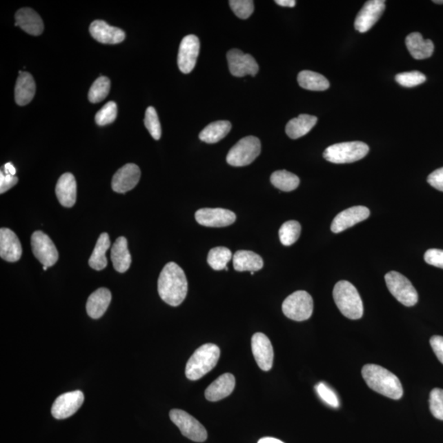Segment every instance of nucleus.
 <instances>
[{"label": "nucleus", "instance_id": "7c9ffc66", "mask_svg": "<svg viewBox=\"0 0 443 443\" xmlns=\"http://www.w3.org/2000/svg\"><path fill=\"white\" fill-rule=\"evenodd\" d=\"M232 124L228 121H217L203 129L199 139L208 144H215L224 139L231 131Z\"/></svg>", "mask_w": 443, "mask_h": 443}, {"label": "nucleus", "instance_id": "cd10ccee", "mask_svg": "<svg viewBox=\"0 0 443 443\" xmlns=\"http://www.w3.org/2000/svg\"><path fill=\"white\" fill-rule=\"evenodd\" d=\"M233 260L234 268L238 272L255 273L264 266L262 258L253 251L238 250L234 254Z\"/></svg>", "mask_w": 443, "mask_h": 443}, {"label": "nucleus", "instance_id": "4be33fe9", "mask_svg": "<svg viewBox=\"0 0 443 443\" xmlns=\"http://www.w3.org/2000/svg\"><path fill=\"white\" fill-rule=\"evenodd\" d=\"M15 19L16 27H19L32 36H40L44 32V23L41 17L32 8H21L17 12Z\"/></svg>", "mask_w": 443, "mask_h": 443}, {"label": "nucleus", "instance_id": "9d476101", "mask_svg": "<svg viewBox=\"0 0 443 443\" xmlns=\"http://www.w3.org/2000/svg\"><path fill=\"white\" fill-rule=\"evenodd\" d=\"M32 248L35 257L43 266L52 267L57 263L59 252L54 242L41 231H37L32 236Z\"/></svg>", "mask_w": 443, "mask_h": 443}, {"label": "nucleus", "instance_id": "bb28decb", "mask_svg": "<svg viewBox=\"0 0 443 443\" xmlns=\"http://www.w3.org/2000/svg\"><path fill=\"white\" fill-rule=\"evenodd\" d=\"M406 45L412 57L418 60L431 57L434 51L433 41L424 40L419 32L410 34L406 39Z\"/></svg>", "mask_w": 443, "mask_h": 443}, {"label": "nucleus", "instance_id": "6e6552de", "mask_svg": "<svg viewBox=\"0 0 443 443\" xmlns=\"http://www.w3.org/2000/svg\"><path fill=\"white\" fill-rule=\"evenodd\" d=\"M314 311L311 295L305 291L291 294L282 303V312L288 319L295 321L309 319Z\"/></svg>", "mask_w": 443, "mask_h": 443}, {"label": "nucleus", "instance_id": "c85d7f7f", "mask_svg": "<svg viewBox=\"0 0 443 443\" xmlns=\"http://www.w3.org/2000/svg\"><path fill=\"white\" fill-rule=\"evenodd\" d=\"M318 119L309 115H301L288 121L286 126V133L290 138L298 139L305 136L315 127Z\"/></svg>", "mask_w": 443, "mask_h": 443}, {"label": "nucleus", "instance_id": "f257e3e1", "mask_svg": "<svg viewBox=\"0 0 443 443\" xmlns=\"http://www.w3.org/2000/svg\"><path fill=\"white\" fill-rule=\"evenodd\" d=\"M160 298L171 306H180L188 295V282L184 269L170 262L163 268L158 280Z\"/></svg>", "mask_w": 443, "mask_h": 443}, {"label": "nucleus", "instance_id": "2eb2a0df", "mask_svg": "<svg viewBox=\"0 0 443 443\" xmlns=\"http://www.w3.org/2000/svg\"><path fill=\"white\" fill-rule=\"evenodd\" d=\"M385 3L384 0H371L364 3L355 20V28L362 33L371 30L384 14Z\"/></svg>", "mask_w": 443, "mask_h": 443}, {"label": "nucleus", "instance_id": "39448f33", "mask_svg": "<svg viewBox=\"0 0 443 443\" xmlns=\"http://www.w3.org/2000/svg\"><path fill=\"white\" fill-rule=\"evenodd\" d=\"M369 148L362 141L338 143L328 146L324 152V158L333 164H350L366 157Z\"/></svg>", "mask_w": 443, "mask_h": 443}, {"label": "nucleus", "instance_id": "1a4fd4ad", "mask_svg": "<svg viewBox=\"0 0 443 443\" xmlns=\"http://www.w3.org/2000/svg\"><path fill=\"white\" fill-rule=\"evenodd\" d=\"M169 417L173 423L180 429L182 435L190 440L203 442L207 440L208 433L205 427L188 412L178 409L172 410Z\"/></svg>", "mask_w": 443, "mask_h": 443}, {"label": "nucleus", "instance_id": "6ab92c4d", "mask_svg": "<svg viewBox=\"0 0 443 443\" xmlns=\"http://www.w3.org/2000/svg\"><path fill=\"white\" fill-rule=\"evenodd\" d=\"M90 33L95 40L107 45L119 44L126 37L123 30L111 27L102 20L94 21L90 24Z\"/></svg>", "mask_w": 443, "mask_h": 443}, {"label": "nucleus", "instance_id": "f8f14e48", "mask_svg": "<svg viewBox=\"0 0 443 443\" xmlns=\"http://www.w3.org/2000/svg\"><path fill=\"white\" fill-rule=\"evenodd\" d=\"M197 223L208 228H224L235 223L236 215L224 208H206L195 213Z\"/></svg>", "mask_w": 443, "mask_h": 443}, {"label": "nucleus", "instance_id": "4468645a", "mask_svg": "<svg viewBox=\"0 0 443 443\" xmlns=\"http://www.w3.org/2000/svg\"><path fill=\"white\" fill-rule=\"evenodd\" d=\"M230 72L233 76L241 77L247 75L255 76L259 72V65L250 55L233 49L227 55Z\"/></svg>", "mask_w": 443, "mask_h": 443}, {"label": "nucleus", "instance_id": "20e7f679", "mask_svg": "<svg viewBox=\"0 0 443 443\" xmlns=\"http://www.w3.org/2000/svg\"><path fill=\"white\" fill-rule=\"evenodd\" d=\"M333 299L342 314L350 319L362 318L364 307L357 289L347 281H340L334 286Z\"/></svg>", "mask_w": 443, "mask_h": 443}, {"label": "nucleus", "instance_id": "09e8293b", "mask_svg": "<svg viewBox=\"0 0 443 443\" xmlns=\"http://www.w3.org/2000/svg\"><path fill=\"white\" fill-rule=\"evenodd\" d=\"M275 3L282 7L293 8L297 2L295 0H276Z\"/></svg>", "mask_w": 443, "mask_h": 443}, {"label": "nucleus", "instance_id": "aec40b11", "mask_svg": "<svg viewBox=\"0 0 443 443\" xmlns=\"http://www.w3.org/2000/svg\"><path fill=\"white\" fill-rule=\"evenodd\" d=\"M23 255L19 237L12 230L2 228L0 229V256L8 262H17Z\"/></svg>", "mask_w": 443, "mask_h": 443}, {"label": "nucleus", "instance_id": "2f4dec72", "mask_svg": "<svg viewBox=\"0 0 443 443\" xmlns=\"http://www.w3.org/2000/svg\"><path fill=\"white\" fill-rule=\"evenodd\" d=\"M297 81L302 88L314 91H323L329 88L327 78L319 73L312 71H302L298 74Z\"/></svg>", "mask_w": 443, "mask_h": 443}, {"label": "nucleus", "instance_id": "ddd939ff", "mask_svg": "<svg viewBox=\"0 0 443 443\" xmlns=\"http://www.w3.org/2000/svg\"><path fill=\"white\" fill-rule=\"evenodd\" d=\"M199 48V40L195 35H189L182 39L177 56L178 68L181 72L188 74L193 70L197 64Z\"/></svg>", "mask_w": 443, "mask_h": 443}, {"label": "nucleus", "instance_id": "58836bf2", "mask_svg": "<svg viewBox=\"0 0 443 443\" xmlns=\"http://www.w3.org/2000/svg\"><path fill=\"white\" fill-rule=\"evenodd\" d=\"M118 115V108L114 101L108 102L95 115V123L99 126H106L115 121Z\"/></svg>", "mask_w": 443, "mask_h": 443}, {"label": "nucleus", "instance_id": "412c9836", "mask_svg": "<svg viewBox=\"0 0 443 443\" xmlns=\"http://www.w3.org/2000/svg\"><path fill=\"white\" fill-rule=\"evenodd\" d=\"M236 380L232 373H224L208 386L206 398L210 402H219L228 397L235 388Z\"/></svg>", "mask_w": 443, "mask_h": 443}, {"label": "nucleus", "instance_id": "393cba45", "mask_svg": "<svg viewBox=\"0 0 443 443\" xmlns=\"http://www.w3.org/2000/svg\"><path fill=\"white\" fill-rule=\"evenodd\" d=\"M111 260L115 270L121 273L127 272L131 266L132 256L128 250V240L124 237L117 239L112 245Z\"/></svg>", "mask_w": 443, "mask_h": 443}, {"label": "nucleus", "instance_id": "473e14b6", "mask_svg": "<svg viewBox=\"0 0 443 443\" xmlns=\"http://www.w3.org/2000/svg\"><path fill=\"white\" fill-rule=\"evenodd\" d=\"M272 184L282 192H292L298 188L299 179L297 175L286 170L276 171L270 177Z\"/></svg>", "mask_w": 443, "mask_h": 443}, {"label": "nucleus", "instance_id": "7ed1b4c3", "mask_svg": "<svg viewBox=\"0 0 443 443\" xmlns=\"http://www.w3.org/2000/svg\"><path fill=\"white\" fill-rule=\"evenodd\" d=\"M219 357L220 349L218 346L208 343L199 346L186 364V377L193 381L201 379L217 366Z\"/></svg>", "mask_w": 443, "mask_h": 443}, {"label": "nucleus", "instance_id": "37998d69", "mask_svg": "<svg viewBox=\"0 0 443 443\" xmlns=\"http://www.w3.org/2000/svg\"><path fill=\"white\" fill-rule=\"evenodd\" d=\"M425 262L437 268H443V250L430 249L424 255Z\"/></svg>", "mask_w": 443, "mask_h": 443}, {"label": "nucleus", "instance_id": "f704fd0d", "mask_svg": "<svg viewBox=\"0 0 443 443\" xmlns=\"http://www.w3.org/2000/svg\"><path fill=\"white\" fill-rule=\"evenodd\" d=\"M302 226L297 221L290 220L282 225L279 238L282 245L290 246L294 244L301 236Z\"/></svg>", "mask_w": 443, "mask_h": 443}, {"label": "nucleus", "instance_id": "9b49d317", "mask_svg": "<svg viewBox=\"0 0 443 443\" xmlns=\"http://www.w3.org/2000/svg\"><path fill=\"white\" fill-rule=\"evenodd\" d=\"M84 402V394L81 391H73L56 398L52 406V415L57 420H64L75 414Z\"/></svg>", "mask_w": 443, "mask_h": 443}, {"label": "nucleus", "instance_id": "f3484780", "mask_svg": "<svg viewBox=\"0 0 443 443\" xmlns=\"http://www.w3.org/2000/svg\"><path fill=\"white\" fill-rule=\"evenodd\" d=\"M140 178L141 170L137 164H126L112 177V188L117 193L124 194L135 188Z\"/></svg>", "mask_w": 443, "mask_h": 443}, {"label": "nucleus", "instance_id": "4c0bfd02", "mask_svg": "<svg viewBox=\"0 0 443 443\" xmlns=\"http://www.w3.org/2000/svg\"><path fill=\"white\" fill-rule=\"evenodd\" d=\"M397 83L404 88H411L423 84L426 81L424 74L418 71L399 73L395 77Z\"/></svg>", "mask_w": 443, "mask_h": 443}, {"label": "nucleus", "instance_id": "79ce46f5", "mask_svg": "<svg viewBox=\"0 0 443 443\" xmlns=\"http://www.w3.org/2000/svg\"><path fill=\"white\" fill-rule=\"evenodd\" d=\"M315 390L319 397L330 406L337 408L339 406V400L337 394L324 383H319L315 386Z\"/></svg>", "mask_w": 443, "mask_h": 443}, {"label": "nucleus", "instance_id": "a878e982", "mask_svg": "<svg viewBox=\"0 0 443 443\" xmlns=\"http://www.w3.org/2000/svg\"><path fill=\"white\" fill-rule=\"evenodd\" d=\"M36 94V83L28 72L19 71L15 86V101L19 106H27Z\"/></svg>", "mask_w": 443, "mask_h": 443}, {"label": "nucleus", "instance_id": "c03bdc74", "mask_svg": "<svg viewBox=\"0 0 443 443\" xmlns=\"http://www.w3.org/2000/svg\"><path fill=\"white\" fill-rule=\"evenodd\" d=\"M19 182V178L16 176L3 175L0 173V193L3 194L10 190Z\"/></svg>", "mask_w": 443, "mask_h": 443}, {"label": "nucleus", "instance_id": "3c124183", "mask_svg": "<svg viewBox=\"0 0 443 443\" xmlns=\"http://www.w3.org/2000/svg\"><path fill=\"white\" fill-rule=\"evenodd\" d=\"M433 3H438V4H442L443 3V0L442 1H437V0H434Z\"/></svg>", "mask_w": 443, "mask_h": 443}, {"label": "nucleus", "instance_id": "dca6fc26", "mask_svg": "<svg viewBox=\"0 0 443 443\" xmlns=\"http://www.w3.org/2000/svg\"><path fill=\"white\" fill-rule=\"evenodd\" d=\"M251 348L258 366L264 371H268L273 367V348L270 340L262 333L254 334L251 339Z\"/></svg>", "mask_w": 443, "mask_h": 443}, {"label": "nucleus", "instance_id": "c9c22d12", "mask_svg": "<svg viewBox=\"0 0 443 443\" xmlns=\"http://www.w3.org/2000/svg\"><path fill=\"white\" fill-rule=\"evenodd\" d=\"M110 90V79L106 77H99L91 86L88 94L89 101L93 104L101 102L107 97Z\"/></svg>", "mask_w": 443, "mask_h": 443}, {"label": "nucleus", "instance_id": "49530a36", "mask_svg": "<svg viewBox=\"0 0 443 443\" xmlns=\"http://www.w3.org/2000/svg\"><path fill=\"white\" fill-rule=\"evenodd\" d=\"M430 345L438 360L443 364V337L433 336L430 339Z\"/></svg>", "mask_w": 443, "mask_h": 443}, {"label": "nucleus", "instance_id": "a18cd8bd", "mask_svg": "<svg viewBox=\"0 0 443 443\" xmlns=\"http://www.w3.org/2000/svg\"><path fill=\"white\" fill-rule=\"evenodd\" d=\"M428 182L433 188L443 193V168L433 172L428 177Z\"/></svg>", "mask_w": 443, "mask_h": 443}, {"label": "nucleus", "instance_id": "0eeeda50", "mask_svg": "<svg viewBox=\"0 0 443 443\" xmlns=\"http://www.w3.org/2000/svg\"><path fill=\"white\" fill-rule=\"evenodd\" d=\"M385 282L391 294L402 305L411 307L418 302L417 291L410 280L401 273L395 271L386 273Z\"/></svg>", "mask_w": 443, "mask_h": 443}, {"label": "nucleus", "instance_id": "de8ad7c7", "mask_svg": "<svg viewBox=\"0 0 443 443\" xmlns=\"http://www.w3.org/2000/svg\"><path fill=\"white\" fill-rule=\"evenodd\" d=\"M4 175L15 176L16 168L12 163H7L4 165Z\"/></svg>", "mask_w": 443, "mask_h": 443}, {"label": "nucleus", "instance_id": "8fccbe9b", "mask_svg": "<svg viewBox=\"0 0 443 443\" xmlns=\"http://www.w3.org/2000/svg\"><path fill=\"white\" fill-rule=\"evenodd\" d=\"M258 443H284L275 437H263Z\"/></svg>", "mask_w": 443, "mask_h": 443}, {"label": "nucleus", "instance_id": "e433bc0d", "mask_svg": "<svg viewBox=\"0 0 443 443\" xmlns=\"http://www.w3.org/2000/svg\"><path fill=\"white\" fill-rule=\"evenodd\" d=\"M145 126L155 140H159L162 135L161 125H160L157 112L154 107L147 108L144 120Z\"/></svg>", "mask_w": 443, "mask_h": 443}, {"label": "nucleus", "instance_id": "a19ab883", "mask_svg": "<svg viewBox=\"0 0 443 443\" xmlns=\"http://www.w3.org/2000/svg\"><path fill=\"white\" fill-rule=\"evenodd\" d=\"M429 408L436 419L443 420V389L434 388L430 393Z\"/></svg>", "mask_w": 443, "mask_h": 443}, {"label": "nucleus", "instance_id": "c756f323", "mask_svg": "<svg viewBox=\"0 0 443 443\" xmlns=\"http://www.w3.org/2000/svg\"><path fill=\"white\" fill-rule=\"evenodd\" d=\"M110 247V240L108 234H101L89 259V266L95 270L101 271L107 267L108 260L106 254Z\"/></svg>", "mask_w": 443, "mask_h": 443}, {"label": "nucleus", "instance_id": "a211bd4d", "mask_svg": "<svg viewBox=\"0 0 443 443\" xmlns=\"http://www.w3.org/2000/svg\"><path fill=\"white\" fill-rule=\"evenodd\" d=\"M371 212L364 206H354L342 211L334 218L331 230L334 233H339L353 226L368 218Z\"/></svg>", "mask_w": 443, "mask_h": 443}, {"label": "nucleus", "instance_id": "603ef678", "mask_svg": "<svg viewBox=\"0 0 443 443\" xmlns=\"http://www.w3.org/2000/svg\"><path fill=\"white\" fill-rule=\"evenodd\" d=\"M49 268V267H47V266H43V269H44V270H45V271H46V270H47V268Z\"/></svg>", "mask_w": 443, "mask_h": 443}, {"label": "nucleus", "instance_id": "423d86ee", "mask_svg": "<svg viewBox=\"0 0 443 443\" xmlns=\"http://www.w3.org/2000/svg\"><path fill=\"white\" fill-rule=\"evenodd\" d=\"M262 152V143L257 137H246L239 141L227 155V162L233 167H244L253 163Z\"/></svg>", "mask_w": 443, "mask_h": 443}, {"label": "nucleus", "instance_id": "72a5a7b5", "mask_svg": "<svg viewBox=\"0 0 443 443\" xmlns=\"http://www.w3.org/2000/svg\"><path fill=\"white\" fill-rule=\"evenodd\" d=\"M233 257L232 251L224 246L215 247L208 252L207 262L215 270H223L227 268Z\"/></svg>", "mask_w": 443, "mask_h": 443}, {"label": "nucleus", "instance_id": "5701e85b", "mask_svg": "<svg viewBox=\"0 0 443 443\" xmlns=\"http://www.w3.org/2000/svg\"><path fill=\"white\" fill-rule=\"evenodd\" d=\"M55 193L59 203L64 207L71 208L77 201V181L72 173H66L59 177Z\"/></svg>", "mask_w": 443, "mask_h": 443}, {"label": "nucleus", "instance_id": "b1692460", "mask_svg": "<svg viewBox=\"0 0 443 443\" xmlns=\"http://www.w3.org/2000/svg\"><path fill=\"white\" fill-rule=\"evenodd\" d=\"M111 299L110 291L107 288H99L91 294L86 303V311L90 318H101L110 306Z\"/></svg>", "mask_w": 443, "mask_h": 443}, {"label": "nucleus", "instance_id": "ea45409f", "mask_svg": "<svg viewBox=\"0 0 443 443\" xmlns=\"http://www.w3.org/2000/svg\"><path fill=\"white\" fill-rule=\"evenodd\" d=\"M230 7L239 19H247L254 12V2L251 0H231Z\"/></svg>", "mask_w": 443, "mask_h": 443}, {"label": "nucleus", "instance_id": "f03ea898", "mask_svg": "<svg viewBox=\"0 0 443 443\" xmlns=\"http://www.w3.org/2000/svg\"><path fill=\"white\" fill-rule=\"evenodd\" d=\"M362 377L369 388L377 393L393 400L401 399L403 396L401 381L384 367L366 364L362 368Z\"/></svg>", "mask_w": 443, "mask_h": 443}]
</instances>
